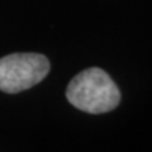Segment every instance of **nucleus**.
I'll use <instances>...</instances> for the list:
<instances>
[{
    "instance_id": "obj_1",
    "label": "nucleus",
    "mask_w": 152,
    "mask_h": 152,
    "mask_svg": "<svg viewBox=\"0 0 152 152\" xmlns=\"http://www.w3.org/2000/svg\"><path fill=\"white\" fill-rule=\"evenodd\" d=\"M68 102L90 114L109 113L120 104L121 93L110 75L100 68H87L69 82Z\"/></svg>"
},
{
    "instance_id": "obj_2",
    "label": "nucleus",
    "mask_w": 152,
    "mask_h": 152,
    "mask_svg": "<svg viewBox=\"0 0 152 152\" xmlns=\"http://www.w3.org/2000/svg\"><path fill=\"white\" fill-rule=\"evenodd\" d=\"M49 61L34 52H18L0 58V90L20 93L38 85L48 75Z\"/></svg>"
}]
</instances>
